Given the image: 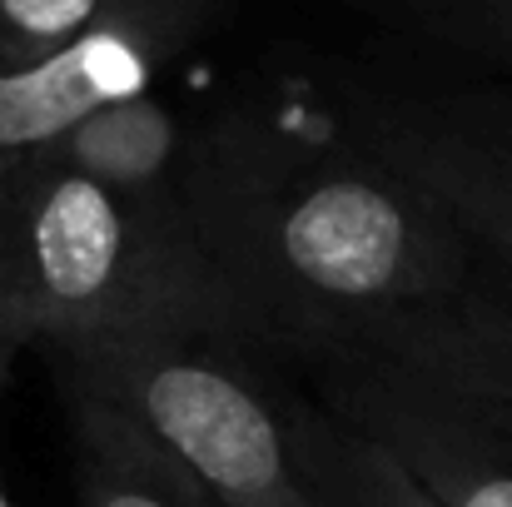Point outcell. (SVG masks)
Returning a JSON list of instances; mask_svg holds the SVG:
<instances>
[{"label":"cell","instance_id":"cell-7","mask_svg":"<svg viewBox=\"0 0 512 507\" xmlns=\"http://www.w3.org/2000/svg\"><path fill=\"white\" fill-rule=\"evenodd\" d=\"M199 130H204V115H189L165 95L145 90L85 115L55 145H45V155L80 169L85 179L105 184L110 194H120L125 204L145 214H165L184 224V194L199 160Z\"/></svg>","mask_w":512,"mask_h":507},{"label":"cell","instance_id":"cell-4","mask_svg":"<svg viewBox=\"0 0 512 507\" xmlns=\"http://www.w3.org/2000/svg\"><path fill=\"white\" fill-rule=\"evenodd\" d=\"M324 95L373 155L443 209L488 289L512 294V90L334 75Z\"/></svg>","mask_w":512,"mask_h":507},{"label":"cell","instance_id":"cell-2","mask_svg":"<svg viewBox=\"0 0 512 507\" xmlns=\"http://www.w3.org/2000/svg\"><path fill=\"white\" fill-rule=\"evenodd\" d=\"M135 329L254 348L239 299L179 219L125 204L45 150L0 169V334L35 348Z\"/></svg>","mask_w":512,"mask_h":507},{"label":"cell","instance_id":"cell-10","mask_svg":"<svg viewBox=\"0 0 512 507\" xmlns=\"http://www.w3.org/2000/svg\"><path fill=\"white\" fill-rule=\"evenodd\" d=\"M294 428L319 507H438L398 458H388L358 428L339 423L324 403L294 398Z\"/></svg>","mask_w":512,"mask_h":507},{"label":"cell","instance_id":"cell-13","mask_svg":"<svg viewBox=\"0 0 512 507\" xmlns=\"http://www.w3.org/2000/svg\"><path fill=\"white\" fill-rule=\"evenodd\" d=\"M15 358H20V343L10 334H0V413H5V393H10V368H15ZM0 507H10V498H5V478H0Z\"/></svg>","mask_w":512,"mask_h":507},{"label":"cell","instance_id":"cell-3","mask_svg":"<svg viewBox=\"0 0 512 507\" xmlns=\"http://www.w3.org/2000/svg\"><path fill=\"white\" fill-rule=\"evenodd\" d=\"M60 393L115 408L209 507H319L294 398L264 383L249 343L194 329H135L35 343Z\"/></svg>","mask_w":512,"mask_h":507},{"label":"cell","instance_id":"cell-6","mask_svg":"<svg viewBox=\"0 0 512 507\" xmlns=\"http://www.w3.org/2000/svg\"><path fill=\"white\" fill-rule=\"evenodd\" d=\"M234 0H105L40 60L0 65V169L55 145L85 115L155 90L179 55L229 20Z\"/></svg>","mask_w":512,"mask_h":507},{"label":"cell","instance_id":"cell-9","mask_svg":"<svg viewBox=\"0 0 512 507\" xmlns=\"http://www.w3.org/2000/svg\"><path fill=\"white\" fill-rule=\"evenodd\" d=\"M80 507H209L170 463L100 398L65 393Z\"/></svg>","mask_w":512,"mask_h":507},{"label":"cell","instance_id":"cell-8","mask_svg":"<svg viewBox=\"0 0 512 507\" xmlns=\"http://www.w3.org/2000/svg\"><path fill=\"white\" fill-rule=\"evenodd\" d=\"M343 348L388 358L418 378H433V383L478 393L498 408H512V294L503 289L483 284L453 304L388 319Z\"/></svg>","mask_w":512,"mask_h":507},{"label":"cell","instance_id":"cell-5","mask_svg":"<svg viewBox=\"0 0 512 507\" xmlns=\"http://www.w3.org/2000/svg\"><path fill=\"white\" fill-rule=\"evenodd\" d=\"M309 363L324 383L319 403L398 458L438 507H512V408L358 348Z\"/></svg>","mask_w":512,"mask_h":507},{"label":"cell","instance_id":"cell-1","mask_svg":"<svg viewBox=\"0 0 512 507\" xmlns=\"http://www.w3.org/2000/svg\"><path fill=\"white\" fill-rule=\"evenodd\" d=\"M184 224L254 348L304 358L488 284L443 209L373 155L314 80L204 115Z\"/></svg>","mask_w":512,"mask_h":507},{"label":"cell","instance_id":"cell-12","mask_svg":"<svg viewBox=\"0 0 512 507\" xmlns=\"http://www.w3.org/2000/svg\"><path fill=\"white\" fill-rule=\"evenodd\" d=\"M105 0H0V65H25L65 45Z\"/></svg>","mask_w":512,"mask_h":507},{"label":"cell","instance_id":"cell-11","mask_svg":"<svg viewBox=\"0 0 512 507\" xmlns=\"http://www.w3.org/2000/svg\"><path fill=\"white\" fill-rule=\"evenodd\" d=\"M388 30L483 75H512V0H353Z\"/></svg>","mask_w":512,"mask_h":507}]
</instances>
